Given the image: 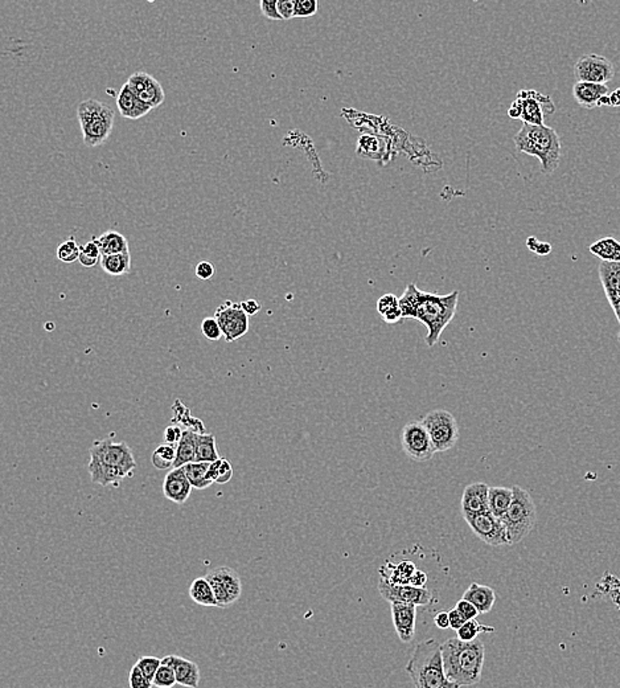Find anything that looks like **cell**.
I'll return each instance as SVG.
<instances>
[{
	"label": "cell",
	"instance_id": "6da1fadb",
	"mask_svg": "<svg viewBox=\"0 0 620 688\" xmlns=\"http://www.w3.org/2000/svg\"><path fill=\"white\" fill-rule=\"evenodd\" d=\"M458 299V290L438 295L420 290L414 283H408L400 298V306L405 319H417L424 323L427 328L426 344L434 347L444 328L455 318Z\"/></svg>",
	"mask_w": 620,
	"mask_h": 688
},
{
	"label": "cell",
	"instance_id": "7a4b0ae2",
	"mask_svg": "<svg viewBox=\"0 0 620 688\" xmlns=\"http://www.w3.org/2000/svg\"><path fill=\"white\" fill-rule=\"evenodd\" d=\"M136 466L133 450L126 443H113L111 440L93 443L88 465L93 483L117 487L124 478L133 476Z\"/></svg>",
	"mask_w": 620,
	"mask_h": 688
},
{
	"label": "cell",
	"instance_id": "3957f363",
	"mask_svg": "<svg viewBox=\"0 0 620 688\" xmlns=\"http://www.w3.org/2000/svg\"><path fill=\"white\" fill-rule=\"evenodd\" d=\"M444 673L458 687L473 686L482 680L485 646L480 640L462 641L458 637L442 644Z\"/></svg>",
	"mask_w": 620,
	"mask_h": 688
},
{
	"label": "cell",
	"instance_id": "277c9868",
	"mask_svg": "<svg viewBox=\"0 0 620 688\" xmlns=\"http://www.w3.org/2000/svg\"><path fill=\"white\" fill-rule=\"evenodd\" d=\"M514 142L517 151L536 156L540 160L545 175H550L560 167L562 145L554 129L545 124L524 123L514 136Z\"/></svg>",
	"mask_w": 620,
	"mask_h": 688
},
{
	"label": "cell",
	"instance_id": "5b68a950",
	"mask_svg": "<svg viewBox=\"0 0 620 688\" xmlns=\"http://www.w3.org/2000/svg\"><path fill=\"white\" fill-rule=\"evenodd\" d=\"M413 683L418 688H456L444 673L442 644L434 640L418 643L405 667Z\"/></svg>",
	"mask_w": 620,
	"mask_h": 688
},
{
	"label": "cell",
	"instance_id": "8992f818",
	"mask_svg": "<svg viewBox=\"0 0 620 688\" xmlns=\"http://www.w3.org/2000/svg\"><path fill=\"white\" fill-rule=\"evenodd\" d=\"M77 115L84 143L88 147H98L106 142L114 127V111L111 107L91 98L78 105Z\"/></svg>",
	"mask_w": 620,
	"mask_h": 688
},
{
	"label": "cell",
	"instance_id": "52a82bcc",
	"mask_svg": "<svg viewBox=\"0 0 620 688\" xmlns=\"http://www.w3.org/2000/svg\"><path fill=\"white\" fill-rule=\"evenodd\" d=\"M500 519L508 530L511 544H517L529 535L537 521V510L529 492L514 486L512 503Z\"/></svg>",
	"mask_w": 620,
	"mask_h": 688
},
{
	"label": "cell",
	"instance_id": "ba28073f",
	"mask_svg": "<svg viewBox=\"0 0 620 688\" xmlns=\"http://www.w3.org/2000/svg\"><path fill=\"white\" fill-rule=\"evenodd\" d=\"M554 111V102L549 95L536 91H520L514 104L508 109V115L512 120H521L524 123L544 124L545 117Z\"/></svg>",
	"mask_w": 620,
	"mask_h": 688
},
{
	"label": "cell",
	"instance_id": "9c48e42d",
	"mask_svg": "<svg viewBox=\"0 0 620 688\" xmlns=\"http://www.w3.org/2000/svg\"><path fill=\"white\" fill-rule=\"evenodd\" d=\"M422 422L427 429L434 449L443 453L453 449L459 440V427L454 416L449 411L437 409L426 414Z\"/></svg>",
	"mask_w": 620,
	"mask_h": 688
},
{
	"label": "cell",
	"instance_id": "30bf717a",
	"mask_svg": "<svg viewBox=\"0 0 620 688\" xmlns=\"http://www.w3.org/2000/svg\"><path fill=\"white\" fill-rule=\"evenodd\" d=\"M205 577L212 585L217 608H227L236 604L243 595L241 577L229 566L214 568Z\"/></svg>",
	"mask_w": 620,
	"mask_h": 688
},
{
	"label": "cell",
	"instance_id": "8fae6325",
	"mask_svg": "<svg viewBox=\"0 0 620 688\" xmlns=\"http://www.w3.org/2000/svg\"><path fill=\"white\" fill-rule=\"evenodd\" d=\"M401 444L408 458L417 462L429 461L437 453L422 421H410L404 427Z\"/></svg>",
	"mask_w": 620,
	"mask_h": 688
},
{
	"label": "cell",
	"instance_id": "7c38bea8",
	"mask_svg": "<svg viewBox=\"0 0 620 688\" xmlns=\"http://www.w3.org/2000/svg\"><path fill=\"white\" fill-rule=\"evenodd\" d=\"M378 592L388 602H408L417 606H426L434 601L433 593L424 586L410 584H394L385 577L378 582Z\"/></svg>",
	"mask_w": 620,
	"mask_h": 688
},
{
	"label": "cell",
	"instance_id": "4fadbf2b",
	"mask_svg": "<svg viewBox=\"0 0 620 688\" xmlns=\"http://www.w3.org/2000/svg\"><path fill=\"white\" fill-rule=\"evenodd\" d=\"M464 520L467 521L472 532L482 541H485V544L492 547L511 546L508 530L504 521L495 517L491 511Z\"/></svg>",
	"mask_w": 620,
	"mask_h": 688
},
{
	"label": "cell",
	"instance_id": "5bb4252c",
	"mask_svg": "<svg viewBox=\"0 0 620 688\" xmlns=\"http://www.w3.org/2000/svg\"><path fill=\"white\" fill-rule=\"evenodd\" d=\"M214 317L220 323L224 337L229 343L238 340L249 331V315L243 311L241 304L227 301L216 310Z\"/></svg>",
	"mask_w": 620,
	"mask_h": 688
},
{
	"label": "cell",
	"instance_id": "9a60e30c",
	"mask_svg": "<svg viewBox=\"0 0 620 688\" xmlns=\"http://www.w3.org/2000/svg\"><path fill=\"white\" fill-rule=\"evenodd\" d=\"M576 81H586L594 84H607L615 76L614 64L602 55L589 53L583 55L574 65Z\"/></svg>",
	"mask_w": 620,
	"mask_h": 688
},
{
	"label": "cell",
	"instance_id": "2e32d148",
	"mask_svg": "<svg viewBox=\"0 0 620 688\" xmlns=\"http://www.w3.org/2000/svg\"><path fill=\"white\" fill-rule=\"evenodd\" d=\"M127 84L130 89L135 93L142 101L149 104L152 109L160 106L165 102L166 94L163 91V86L151 75L146 72H136L127 80Z\"/></svg>",
	"mask_w": 620,
	"mask_h": 688
},
{
	"label": "cell",
	"instance_id": "e0dca14e",
	"mask_svg": "<svg viewBox=\"0 0 620 688\" xmlns=\"http://www.w3.org/2000/svg\"><path fill=\"white\" fill-rule=\"evenodd\" d=\"M392 620L401 642L410 643L415 634L417 605L408 602H391Z\"/></svg>",
	"mask_w": 620,
	"mask_h": 688
},
{
	"label": "cell",
	"instance_id": "ac0fdd59",
	"mask_svg": "<svg viewBox=\"0 0 620 688\" xmlns=\"http://www.w3.org/2000/svg\"><path fill=\"white\" fill-rule=\"evenodd\" d=\"M488 492L489 486L483 482L471 483L464 489L462 495V514L464 519L489 511Z\"/></svg>",
	"mask_w": 620,
	"mask_h": 688
},
{
	"label": "cell",
	"instance_id": "d6986e66",
	"mask_svg": "<svg viewBox=\"0 0 620 688\" xmlns=\"http://www.w3.org/2000/svg\"><path fill=\"white\" fill-rule=\"evenodd\" d=\"M192 483L189 482L188 476L185 474L184 467H173L165 478L163 482V494L168 501L176 503V505H184L191 492H192Z\"/></svg>",
	"mask_w": 620,
	"mask_h": 688
},
{
	"label": "cell",
	"instance_id": "ffe728a7",
	"mask_svg": "<svg viewBox=\"0 0 620 688\" xmlns=\"http://www.w3.org/2000/svg\"><path fill=\"white\" fill-rule=\"evenodd\" d=\"M608 89L605 84H594L586 81H576L573 86V97L579 106L592 109L605 104Z\"/></svg>",
	"mask_w": 620,
	"mask_h": 688
},
{
	"label": "cell",
	"instance_id": "44dd1931",
	"mask_svg": "<svg viewBox=\"0 0 620 688\" xmlns=\"http://www.w3.org/2000/svg\"><path fill=\"white\" fill-rule=\"evenodd\" d=\"M162 662L169 664L173 669L178 685L185 687H198L201 673H200V667L195 662L179 656H167L162 659Z\"/></svg>",
	"mask_w": 620,
	"mask_h": 688
},
{
	"label": "cell",
	"instance_id": "7402d4cb",
	"mask_svg": "<svg viewBox=\"0 0 620 688\" xmlns=\"http://www.w3.org/2000/svg\"><path fill=\"white\" fill-rule=\"evenodd\" d=\"M117 106L122 117L127 120H139L146 114H149L152 109L149 104L142 101L135 93L130 89L127 82L123 84L121 92L117 97Z\"/></svg>",
	"mask_w": 620,
	"mask_h": 688
},
{
	"label": "cell",
	"instance_id": "603a6c76",
	"mask_svg": "<svg viewBox=\"0 0 620 688\" xmlns=\"http://www.w3.org/2000/svg\"><path fill=\"white\" fill-rule=\"evenodd\" d=\"M598 270L607 299L614 308L620 305V262L602 261Z\"/></svg>",
	"mask_w": 620,
	"mask_h": 688
},
{
	"label": "cell",
	"instance_id": "cb8c5ba5",
	"mask_svg": "<svg viewBox=\"0 0 620 688\" xmlns=\"http://www.w3.org/2000/svg\"><path fill=\"white\" fill-rule=\"evenodd\" d=\"M462 598H466L469 602H472L480 614H487L492 611L496 602V593L487 585L472 582Z\"/></svg>",
	"mask_w": 620,
	"mask_h": 688
},
{
	"label": "cell",
	"instance_id": "d4e9b609",
	"mask_svg": "<svg viewBox=\"0 0 620 688\" xmlns=\"http://www.w3.org/2000/svg\"><path fill=\"white\" fill-rule=\"evenodd\" d=\"M93 240L98 245L102 256L130 252L127 239L117 230H106L100 237H93Z\"/></svg>",
	"mask_w": 620,
	"mask_h": 688
},
{
	"label": "cell",
	"instance_id": "484cf974",
	"mask_svg": "<svg viewBox=\"0 0 620 688\" xmlns=\"http://www.w3.org/2000/svg\"><path fill=\"white\" fill-rule=\"evenodd\" d=\"M197 434L198 433L192 429H187L182 431V440L176 446V458L173 462V467H182L184 465L195 461Z\"/></svg>",
	"mask_w": 620,
	"mask_h": 688
},
{
	"label": "cell",
	"instance_id": "4316f807",
	"mask_svg": "<svg viewBox=\"0 0 620 688\" xmlns=\"http://www.w3.org/2000/svg\"><path fill=\"white\" fill-rule=\"evenodd\" d=\"M512 499H514V487H500V486H496V487H489V492H488V503H489V511L498 517V518H501L507 510L509 508V505L512 503Z\"/></svg>",
	"mask_w": 620,
	"mask_h": 688
},
{
	"label": "cell",
	"instance_id": "83f0119b",
	"mask_svg": "<svg viewBox=\"0 0 620 688\" xmlns=\"http://www.w3.org/2000/svg\"><path fill=\"white\" fill-rule=\"evenodd\" d=\"M100 263H101L102 270L106 275H113V277L127 275L131 269V256H130V252L106 254V256L101 257Z\"/></svg>",
	"mask_w": 620,
	"mask_h": 688
},
{
	"label": "cell",
	"instance_id": "f1b7e54d",
	"mask_svg": "<svg viewBox=\"0 0 620 688\" xmlns=\"http://www.w3.org/2000/svg\"><path fill=\"white\" fill-rule=\"evenodd\" d=\"M589 252L602 261L620 262V243L614 237H605L592 243L589 246Z\"/></svg>",
	"mask_w": 620,
	"mask_h": 688
},
{
	"label": "cell",
	"instance_id": "f546056e",
	"mask_svg": "<svg viewBox=\"0 0 620 688\" xmlns=\"http://www.w3.org/2000/svg\"><path fill=\"white\" fill-rule=\"evenodd\" d=\"M212 462H189L184 465L185 474L188 476L189 482L192 483L194 489L205 490L212 485V481L208 479V472L211 467Z\"/></svg>",
	"mask_w": 620,
	"mask_h": 688
},
{
	"label": "cell",
	"instance_id": "4dcf8cb0",
	"mask_svg": "<svg viewBox=\"0 0 620 688\" xmlns=\"http://www.w3.org/2000/svg\"><path fill=\"white\" fill-rule=\"evenodd\" d=\"M189 597L201 606H217L212 585L207 577H198L189 586Z\"/></svg>",
	"mask_w": 620,
	"mask_h": 688
},
{
	"label": "cell",
	"instance_id": "1f68e13d",
	"mask_svg": "<svg viewBox=\"0 0 620 688\" xmlns=\"http://www.w3.org/2000/svg\"><path fill=\"white\" fill-rule=\"evenodd\" d=\"M377 311L382 319L386 323H397V322L404 319L402 317V310L400 306V298H397L394 294H384L379 297L377 302Z\"/></svg>",
	"mask_w": 620,
	"mask_h": 688
},
{
	"label": "cell",
	"instance_id": "d6a6232c",
	"mask_svg": "<svg viewBox=\"0 0 620 688\" xmlns=\"http://www.w3.org/2000/svg\"><path fill=\"white\" fill-rule=\"evenodd\" d=\"M220 458L216 437L211 433H198L196 441V456L195 462H214Z\"/></svg>",
	"mask_w": 620,
	"mask_h": 688
},
{
	"label": "cell",
	"instance_id": "836d02e7",
	"mask_svg": "<svg viewBox=\"0 0 620 688\" xmlns=\"http://www.w3.org/2000/svg\"><path fill=\"white\" fill-rule=\"evenodd\" d=\"M176 446L178 445L165 444L159 445L153 453H152V465L158 470H169L173 467V462L176 458Z\"/></svg>",
	"mask_w": 620,
	"mask_h": 688
},
{
	"label": "cell",
	"instance_id": "e575fe53",
	"mask_svg": "<svg viewBox=\"0 0 620 688\" xmlns=\"http://www.w3.org/2000/svg\"><path fill=\"white\" fill-rule=\"evenodd\" d=\"M232 478H233V466L227 459L218 458L211 463L208 479L212 481L213 483L225 485Z\"/></svg>",
	"mask_w": 620,
	"mask_h": 688
},
{
	"label": "cell",
	"instance_id": "d590c367",
	"mask_svg": "<svg viewBox=\"0 0 620 688\" xmlns=\"http://www.w3.org/2000/svg\"><path fill=\"white\" fill-rule=\"evenodd\" d=\"M494 631H495V627L482 625L480 622L476 621V618H472V620H467L463 624V626L456 630V637L462 641H473V640H478V637L482 633H494Z\"/></svg>",
	"mask_w": 620,
	"mask_h": 688
},
{
	"label": "cell",
	"instance_id": "8d00e7d4",
	"mask_svg": "<svg viewBox=\"0 0 620 688\" xmlns=\"http://www.w3.org/2000/svg\"><path fill=\"white\" fill-rule=\"evenodd\" d=\"M79 254H81V245L77 243L75 237H71L59 245L56 256L64 263H73L75 261H78Z\"/></svg>",
	"mask_w": 620,
	"mask_h": 688
},
{
	"label": "cell",
	"instance_id": "74e56055",
	"mask_svg": "<svg viewBox=\"0 0 620 688\" xmlns=\"http://www.w3.org/2000/svg\"><path fill=\"white\" fill-rule=\"evenodd\" d=\"M101 257H102L101 250L94 240H91L86 244L81 245V254H79L78 261L84 268L95 266L98 262H101Z\"/></svg>",
	"mask_w": 620,
	"mask_h": 688
},
{
	"label": "cell",
	"instance_id": "f35d334b",
	"mask_svg": "<svg viewBox=\"0 0 620 688\" xmlns=\"http://www.w3.org/2000/svg\"><path fill=\"white\" fill-rule=\"evenodd\" d=\"M152 685L155 687L159 688H171L173 687L175 685H178L176 675H175L173 669L169 664L162 662L160 667L158 669V671H156L155 676H153Z\"/></svg>",
	"mask_w": 620,
	"mask_h": 688
},
{
	"label": "cell",
	"instance_id": "ab89813d",
	"mask_svg": "<svg viewBox=\"0 0 620 688\" xmlns=\"http://www.w3.org/2000/svg\"><path fill=\"white\" fill-rule=\"evenodd\" d=\"M201 333L208 340H212V342H217L224 337L221 326L216 319V317L204 318V321L201 322Z\"/></svg>",
	"mask_w": 620,
	"mask_h": 688
},
{
	"label": "cell",
	"instance_id": "60d3db41",
	"mask_svg": "<svg viewBox=\"0 0 620 688\" xmlns=\"http://www.w3.org/2000/svg\"><path fill=\"white\" fill-rule=\"evenodd\" d=\"M136 664L140 667V670L144 673V675L150 679V680H153V676L155 673L158 671V669L160 667L162 664V659L156 657H142L138 659Z\"/></svg>",
	"mask_w": 620,
	"mask_h": 688
},
{
	"label": "cell",
	"instance_id": "b9f144b4",
	"mask_svg": "<svg viewBox=\"0 0 620 688\" xmlns=\"http://www.w3.org/2000/svg\"><path fill=\"white\" fill-rule=\"evenodd\" d=\"M318 0H297L294 17H311L318 12Z\"/></svg>",
	"mask_w": 620,
	"mask_h": 688
},
{
	"label": "cell",
	"instance_id": "7bdbcfd3",
	"mask_svg": "<svg viewBox=\"0 0 620 688\" xmlns=\"http://www.w3.org/2000/svg\"><path fill=\"white\" fill-rule=\"evenodd\" d=\"M151 680L144 675L140 670L138 664H134L131 671H130V687L131 688H150L152 687Z\"/></svg>",
	"mask_w": 620,
	"mask_h": 688
},
{
	"label": "cell",
	"instance_id": "ee69618b",
	"mask_svg": "<svg viewBox=\"0 0 620 688\" xmlns=\"http://www.w3.org/2000/svg\"><path fill=\"white\" fill-rule=\"evenodd\" d=\"M262 15L274 21L283 20L278 12V0H259Z\"/></svg>",
	"mask_w": 620,
	"mask_h": 688
},
{
	"label": "cell",
	"instance_id": "f6af8a7d",
	"mask_svg": "<svg viewBox=\"0 0 620 688\" xmlns=\"http://www.w3.org/2000/svg\"><path fill=\"white\" fill-rule=\"evenodd\" d=\"M455 608L463 614V617H464L466 620L476 618V617L480 614L479 611H478V608H476L472 602H469V599H466V598L459 599V601L456 602V606H455Z\"/></svg>",
	"mask_w": 620,
	"mask_h": 688
},
{
	"label": "cell",
	"instance_id": "bcb514c9",
	"mask_svg": "<svg viewBox=\"0 0 620 688\" xmlns=\"http://www.w3.org/2000/svg\"><path fill=\"white\" fill-rule=\"evenodd\" d=\"M297 0H278V12L283 20H291L295 15Z\"/></svg>",
	"mask_w": 620,
	"mask_h": 688
},
{
	"label": "cell",
	"instance_id": "7dc6e473",
	"mask_svg": "<svg viewBox=\"0 0 620 688\" xmlns=\"http://www.w3.org/2000/svg\"><path fill=\"white\" fill-rule=\"evenodd\" d=\"M527 245H528L529 250L534 252L538 256H547L552 252V245L549 243H541L536 237H529L527 240Z\"/></svg>",
	"mask_w": 620,
	"mask_h": 688
},
{
	"label": "cell",
	"instance_id": "c3c4849f",
	"mask_svg": "<svg viewBox=\"0 0 620 688\" xmlns=\"http://www.w3.org/2000/svg\"><path fill=\"white\" fill-rule=\"evenodd\" d=\"M214 273H216V269H214V265H213L212 262H209V261H201V262L197 263V278H200L203 281H207V279H211Z\"/></svg>",
	"mask_w": 620,
	"mask_h": 688
},
{
	"label": "cell",
	"instance_id": "681fc988",
	"mask_svg": "<svg viewBox=\"0 0 620 688\" xmlns=\"http://www.w3.org/2000/svg\"><path fill=\"white\" fill-rule=\"evenodd\" d=\"M182 430L178 425H171L165 431V443L167 444L178 445L182 440Z\"/></svg>",
	"mask_w": 620,
	"mask_h": 688
},
{
	"label": "cell",
	"instance_id": "f907efd6",
	"mask_svg": "<svg viewBox=\"0 0 620 688\" xmlns=\"http://www.w3.org/2000/svg\"><path fill=\"white\" fill-rule=\"evenodd\" d=\"M449 615H450V629H453L455 631H456L458 629H460V627L463 626V624L467 621V620L463 617V614L459 612L456 608H454L453 611H450V612H449Z\"/></svg>",
	"mask_w": 620,
	"mask_h": 688
},
{
	"label": "cell",
	"instance_id": "816d5d0a",
	"mask_svg": "<svg viewBox=\"0 0 620 688\" xmlns=\"http://www.w3.org/2000/svg\"><path fill=\"white\" fill-rule=\"evenodd\" d=\"M241 307H243V311L249 315V317H253L256 315L257 313H259V310L262 308L259 302L256 301V299H247V301H243L241 302Z\"/></svg>",
	"mask_w": 620,
	"mask_h": 688
},
{
	"label": "cell",
	"instance_id": "f5cc1de1",
	"mask_svg": "<svg viewBox=\"0 0 620 688\" xmlns=\"http://www.w3.org/2000/svg\"><path fill=\"white\" fill-rule=\"evenodd\" d=\"M434 624L437 625V627L444 630V629H450V615H449V612H438L435 615H434Z\"/></svg>",
	"mask_w": 620,
	"mask_h": 688
},
{
	"label": "cell",
	"instance_id": "db71d44e",
	"mask_svg": "<svg viewBox=\"0 0 620 688\" xmlns=\"http://www.w3.org/2000/svg\"><path fill=\"white\" fill-rule=\"evenodd\" d=\"M612 310H614V313H615V315H617V318H618V322H619L620 324V305H618L617 307H614Z\"/></svg>",
	"mask_w": 620,
	"mask_h": 688
},
{
	"label": "cell",
	"instance_id": "11a10c76",
	"mask_svg": "<svg viewBox=\"0 0 620 688\" xmlns=\"http://www.w3.org/2000/svg\"><path fill=\"white\" fill-rule=\"evenodd\" d=\"M618 340H619V342H620V331H619V334H618Z\"/></svg>",
	"mask_w": 620,
	"mask_h": 688
}]
</instances>
